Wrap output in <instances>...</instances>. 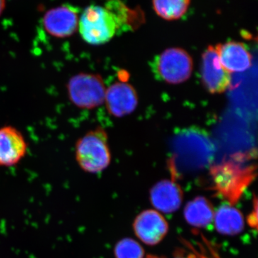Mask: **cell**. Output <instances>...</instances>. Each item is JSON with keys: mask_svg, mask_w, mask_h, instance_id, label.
Returning <instances> with one entry per match:
<instances>
[{"mask_svg": "<svg viewBox=\"0 0 258 258\" xmlns=\"http://www.w3.org/2000/svg\"><path fill=\"white\" fill-rule=\"evenodd\" d=\"M215 227L225 235H235L244 228V218L238 210L230 205H224L215 212Z\"/></svg>", "mask_w": 258, "mask_h": 258, "instance_id": "4fadbf2b", "label": "cell"}, {"mask_svg": "<svg viewBox=\"0 0 258 258\" xmlns=\"http://www.w3.org/2000/svg\"><path fill=\"white\" fill-rule=\"evenodd\" d=\"M28 144L23 134L11 125L0 128V166L17 165L25 157Z\"/></svg>", "mask_w": 258, "mask_h": 258, "instance_id": "30bf717a", "label": "cell"}, {"mask_svg": "<svg viewBox=\"0 0 258 258\" xmlns=\"http://www.w3.org/2000/svg\"><path fill=\"white\" fill-rule=\"evenodd\" d=\"M184 218L195 227H206L213 222L215 212L212 204L203 197H198L187 203L184 208Z\"/></svg>", "mask_w": 258, "mask_h": 258, "instance_id": "5bb4252c", "label": "cell"}, {"mask_svg": "<svg viewBox=\"0 0 258 258\" xmlns=\"http://www.w3.org/2000/svg\"><path fill=\"white\" fill-rule=\"evenodd\" d=\"M182 198L181 187L173 180H161L150 191V200L154 208L165 213L176 212L181 206Z\"/></svg>", "mask_w": 258, "mask_h": 258, "instance_id": "7c38bea8", "label": "cell"}, {"mask_svg": "<svg viewBox=\"0 0 258 258\" xmlns=\"http://www.w3.org/2000/svg\"><path fill=\"white\" fill-rule=\"evenodd\" d=\"M75 157L80 168L86 172L98 174L104 171L111 161L104 129L98 127L80 138L76 142Z\"/></svg>", "mask_w": 258, "mask_h": 258, "instance_id": "7a4b0ae2", "label": "cell"}, {"mask_svg": "<svg viewBox=\"0 0 258 258\" xmlns=\"http://www.w3.org/2000/svg\"><path fill=\"white\" fill-rule=\"evenodd\" d=\"M254 173L252 166L244 167L233 161L214 166L211 170L215 189L231 204H235L240 199L252 182Z\"/></svg>", "mask_w": 258, "mask_h": 258, "instance_id": "3957f363", "label": "cell"}, {"mask_svg": "<svg viewBox=\"0 0 258 258\" xmlns=\"http://www.w3.org/2000/svg\"><path fill=\"white\" fill-rule=\"evenodd\" d=\"M175 258H198L195 255L191 252V253H189L188 254H181V255L176 256Z\"/></svg>", "mask_w": 258, "mask_h": 258, "instance_id": "ac0fdd59", "label": "cell"}, {"mask_svg": "<svg viewBox=\"0 0 258 258\" xmlns=\"http://www.w3.org/2000/svg\"><path fill=\"white\" fill-rule=\"evenodd\" d=\"M70 101L81 109H93L105 101L106 88L101 76L92 74L75 75L67 84Z\"/></svg>", "mask_w": 258, "mask_h": 258, "instance_id": "277c9868", "label": "cell"}, {"mask_svg": "<svg viewBox=\"0 0 258 258\" xmlns=\"http://www.w3.org/2000/svg\"><path fill=\"white\" fill-rule=\"evenodd\" d=\"M114 254L115 258H143L144 250L137 241L125 238L115 244Z\"/></svg>", "mask_w": 258, "mask_h": 258, "instance_id": "2e32d148", "label": "cell"}, {"mask_svg": "<svg viewBox=\"0 0 258 258\" xmlns=\"http://www.w3.org/2000/svg\"><path fill=\"white\" fill-rule=\"evenodd\" d=\"M79 10L72 5H63L45 13L42 24L51 36L66 38L74 35L79 28Z\"/></svg>", "mask_w": 258, "mask_h": 258, "instance_id": "52a82bcc", "label": "cell"}, {"mask_svg": "<svg viewBox=\"0 0 258 258\" xmlns=\"http://www.w3.org/2000/svg\"><path fill=\"white\" fill-rule=\"evenodd\" d=\"M104 103L110 114L120 118L135 111L138 106V96L132 85L116 82L106 89Z\"/></svg>", "mask_w": 258, "mask_h": 258, "instance_id": "9c48e42d", "label": "cell"}, {"mask_svg": "<svg viewBox=\"0 0 258 258\" xmlns=\"http://www.w3.org/2000/svg\"><path fill=\"white\" fill-rule=\"evenodd\" d=\"M191 0H153L154 11L166 20H176L182 18L190 5Z\"/></svg>", "mask_w": 258, "mask_h": 258, "instance_id": "9a60e30c", "label": "cell"}, {"mask_svg": "<svg viewBox=\"0 0 258 258\" xmlns=\"http://www.w3.org/2000/svg\"><path fill=\"white\" fill-rule=\"evenodd\" d=\"M202 82L208 92L222 93L231 86V75L222 66L215 46H209L202 56Z\"/></svg>", "mask_w": 258, "mask_h": 258, "instance_id": "8992f818", "label": "cell"}, {"mask_svg": "<svg viewBox=\"0 0 258 258\" xmlns=\"http://www.w3.org/2000/svg\"><path fill=\"white\" fill-rule=\"evenodd\" d=\"M154 69L162 81L169 84H179L187 81L191 76L193 61L186 50L171 47L156 57Z\"/></svg>", "mask_w": 258, "mask_h": 258, "instance_id": "5b68a950", "label": "cell"}, {"mask_svg": "<svg viewBox=\"0 0 258 258\" xmlns=\"http://www.w3.org/2000/svg\"><path fill=\"white\" fill-rule=\"evenodd\" d=\"M134 14L120 0H109L104 6L90 5L79 18L78 30L89 45H103L121 30L133 28Z\"/></svg>", "mask_w": 258, "mask_h": 258, "instance_id": "6da1fadb", "label": "cell"}, {"mask_svg": "<svg viewBox=\"0 0 258 258\" xmlns=\"http://www.w3.org/2000/svg\"><path fill=\"white\" fill-rule=\"evenodd\" d=\"M147 258H160V257H156V256H148V257Z\"/></svg>", "mask_w": 258, "mask_h": 258, "instance_id": "ffe728a7", "label": "cell"}, {"mask_svg": "<svg viewBox=\"0 0 258 258\" xmlns=\"http://www.w3.org/2000/svg\"><path fill=\"white\" fill-rule=\"evenodd\" d=\"M5 8V0H0V15L3 14Z\"/></svg>", "mask_w": 258, "mask_h": 258, "instance_id": "d6986e66", "label": "cell"}, {"mask_svg": "<svg viewBox=\"0 0 258 258\" xmlns=\"http://www.w3.org/2000/svg\"><path fill=\"white\" fill-rule=\"evenodd\" d=\"M220 62L229 73H241L252 66V56L244 44L230 41L217 45Z\"/></svg>", "mask_w": 258, "mask_h": 258, "instance_id": "8fae6325", "label": "cell"}, {"mask_svg": "<svg viewBox=\"0 0 258 258\" xmlns=\"http://www.w3.org/2000/svg\"><path fill=\"white\" fill-rule=\"evenodd\" d=\"M254 212H252L250 215H249L248 218H247V222H248L249 225L250 227H254V228L257 229V199L254 198Z\"/></svg>", "mask_w": 258, "mask_h": 258, "instance_id": "e0dca14e", "label": "cell"}, {"mask_svg": "<svg viewBox=\"0 0 258 258\" xmlns=\"http://www.w3.org/2000/svg\"><path fill=\"white\" fill-rule=\"evenodd\" d=\"M134 230L137 237L144 243L155 245L167 234L169 225L159 212L149 210L137 216L134 220Z\"/></svg>", "mask_w": 258, "mask_h": 258, "instance_id": "ba28073f", "label": "cell"}]
</instances>
